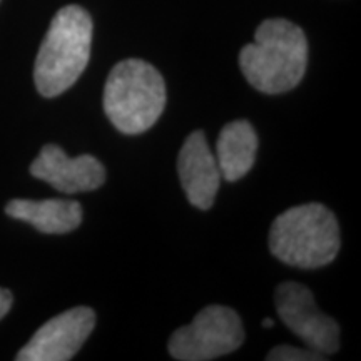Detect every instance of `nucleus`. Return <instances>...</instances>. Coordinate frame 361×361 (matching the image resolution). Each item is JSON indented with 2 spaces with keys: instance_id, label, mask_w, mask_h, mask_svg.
I'll list each match as a JSON object with an SVG mask.
<instances>
[{
  "instance_id": "7ed1b4c3",
  "label": "nucleus",
  "mask_w": 361,
  "mask_h": 361,
  "mask_svg": "<svg viewBox=\"0 0 361 361\" xmlns=\"http://www.w3.org/2000/svg\"><path fill=\"white\" fill-rule=\"evenodd\" d=\"M340 246V226L335 214L318 202L284 211L269 229L271 255L296 268L326 266L336 258Z\"/></svg>"
},
{
  "instance_id": "f8f14e48",
  "label": "nucleus",
  "mask_w": 361,
  "mask_h": 361,
  "mask_svg": "<svg viewBox=\"0 0 361 361\" xmlns=\"http://www.w3.org/2000/svg\"><path fill=\"white\" fill-rule=\"evenodd\" d=\"M326 356L318 353V351L306 348H296L291 345H281L276 346L269 351V355L266 356L268 361H319L324 360Z\"/></svg>"
},
{
  "instance_id": "9b49d317",
  "label": "nucleus",
  "mask_w": 361,
  "mask_h": 361,
  "mask_svg": "<svg viewBox=\"0 0 361 361\" xmlns=\"http://www.w3.org/2000/svg\"><path fill=\"white\" fill-rule=\"evenodd\" d=\"M221 178L229 183L250 173L258 152V135L247 121H233L221 129L216 144Z\"/></svg>"
},
{
  "instance_id": "4468645a",
  "label": "nucleus",
  "mask_w": 361,
  "mask_h": 361,
  "mask_svg": "<svg viewBox=\"0 0 361 361\" xmlns=\"http://www.w3.org/2000/svg\"><path fill=\"white\" fill-rule=\"evenodd\" d=\"M263 326H264V328H273V326H274V322H273V319H271V318H264Z\"/></svg>"
},
{
  "instance_id": "ddd939ff",
  "label": "nucleus",
  "mask_w": 361,
  "mask_h": 361,
  "mask_svg": "<svg viewBox=\"0 0 361 361\" xmlns=\"http://www.w3.org/2000/svg\"><path fill=\"white\" fill-rule=\"evenodd\" d=\"M12 293L4 290V288H0V319L4 318L8 313V310L12 308Z\"/></svg>"
},
{
  "instance_id": "1a4fd4ad",
  "label": "nucleus",
  "mask_w": 361,
  "mask_h": 361,
  "mask_svg": "<svg viewBox=\"0 0 361 361\" xmlns=\"http://www.w3.org/2000/svg\"><path fill=\"white\" fill-rule=\"evenodd\" d=\"M178 173L189 202L197 209H209L223 178L202 130H194L184 141L178 157Z\"/></svg>"
},
{
  "instance_id": "9d476101",
  "label": "nucleus",
  "mask_w": 361,
  "mask_h": 361,
  "mask_svg": "<svg viewBox=\"0 0 361 361\" xmlns=\"http://www.w3.org/2000/svg\"><path fill=\"white\" fill-rule=\"evenodd\" d=\"M6 214L45 234L71 233L82 223V206L72 200H13L6 206Z\"/></svg>"
},
{
  "instance_id": "f03ea898",
  "label": "nucleus",
  "mask_w": 361,
  "mask_h": 361,
  "mask_svg": "<svg viewBox=\"0 0 361 361\" xmlns=\"http://www.w3.org/2000/svg\"><path fill=\"white\" fill-rule=\"evenodd\" d=\"M92 19L82 7L67 6L56 13L40 45L34 82L40 96H61L80 78L90 57Z\"/></svg>"
},
{
  "instance_id": "39448f33",
  "label": "nucleus",
  "mask_w": 361,
  "mask_h": 361,
  "mask_svg": "<svg viewBox=\"0 0 361 361\" xmlns=\"http://www.w3.org/2000/svg\"><path fill=\"white\" fill-rule=\"evenodd\" d=\"M245 341V328L236 311L213 305L201 310L188 326L171 335L168 350L180 361H209L236 351Z\"/></svg>"
},
{
  "instance_id": "f257e3e1",
  "label": "nucleus",
  "mask_w": 361,
  "mask_h": 361,
  "mask_svg": "<svg viewBox=\"0 0 361 361\" xmlns=\"http://www.w3.org/2000/svg\"><path fill=\"white\" fill-rule=\"evenodd\" d=\"M308 42L301 27L286 19H268L256 29L255 42L243 47L239 66L252 87L263 94H283L303 79Z\"/></svg>"
},
{
  "instance_id": "6e6552de",
  "label": "nucleus",
  "mask_w": 361,
  "mask_h": 361,
  "mask_svg": "<svg viewBox=\"0 0 361 361\" xmlns=\"http://www.w3.org/2000/svg\"><path fill=\"white\" fill-rule=\"evenodd\" d=\"M30 174L66 194L94 191L106 180L101 161L90 154L69 157L56 144L42 147L37 159L30 164Z\"/></svg>"
},
{
  "instance_id": "423d86ee",
  "label": "nucleus",
  "mask_w": 361,
  "mask_h": 361,
  "mask_svg": "<svg viewBox=\"0 0 361 361\" xmlns=\"http://www.w3.org/2000/svg\"><path fill=\"white\" fill-rule=\"evenodd\" d=\"M274 305L281 322L305 341L310 350L324 356L340 350V326L322 313L308 288L295 281L281 283L274 293Z\"/></svg>"
},
{
  "instance_id": "20e7f679",
  "label": "nucleus",
  "mask_w": 361,
  "mask_h": 361,
  "mask_svg": "<svg viewBox=\"0 0 361 361\" xmlns=\"http://www.w3.org/2000/svg\"><path fill=\"white\" fill-rule=\"evenodd\" d=\"M166 107V84L159 71L141 59H128L111 71L104 87V111L124 134L152 128Z\"/></svg>"
},
{
  "instance_id": "0eeeda50",
  "label": "nucleus",
  "mask_w": 361,
  "mask_h": 361,
  "mask_svg": "<svg viewBox=\"0 0 361 361\" xmlns=\"http://www.w3.org/2000/svg\"><path fill=\"white\" fill-rule=\"evenodd\" d=\"M96 326V313L78 306L49 319L16 356L17 361H67L82 348Z\"/></svg>"
}]
</instances>
